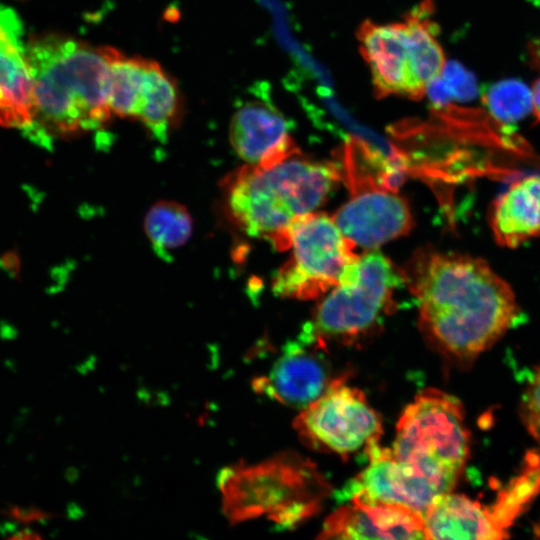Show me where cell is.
Segmentation results:
<instances>
[{
    "instance_id": "ffe728a7",
    "label": "cell",
    "mask_w": 540,
    "mask_h": 540,
    "mask_svg": "<svg viewBox=\"0 0 540 540\" xmlns=\"http://www.w3.org/2000/svg\"><path fill=\"white\" fill-rule=\"evenodd\" d=\"M482 101L498 121L512 124L527 116L533 108L532 92L521 81L503 80L482 90Z\"/></svg>"
},
{
    "instance_id": "52a82bcc",
    "label": "cell",
    "mask_w": 540,
    "mask_h": 540,
    "mask_svg": "<svg viewBox=\"0 0 540 540\" xmlns=\"http://www.w3.org/2000/svg\"><path fill=\"white\" fill-rule=\"evenodd\" d=\"M400 283H404L400 269L382 253L368 251L320 302L302 336L322 347L327 340H356L388 311Z\"/></svg>"
},
{
    "instance_id": "e0dca14e",
    "label": "cell",
    "mask_w": 540,
    "mask_h": 540,
    "mask_svg": "<svg viewBox=\"0 0 540 540\" xmlns=\"http://www.w3.org/2000/svg\"><path fill=\"white\" fill-rule=\"evenodd\" d=\"M178 110V92L172 79L160 65L147 60L139 119L149 132L165 141Z\"/></svg>"
},
{
    "instance_id": "44dd1931",
    "label": "cell",
    "mask_w": 540,
    "mask_h": 540,
    "mask_svg": "<svg viewBox=\"0 0 540 540\" xmlns=\"http://www.w3.org/2000/svg\"><path fill=\"white\" fill-rule=\"evenodd\" d=\"M521 416L527 431L540 445V367L524 393Z\"/></svg>"
},
{
    "instance_id": "8992f818",
    "label": "cell",
    "mask_w": 540,
    "mask_h": 540,
    "mask_svg": "<svg viewBox=\"0 0 540 540\" xmlns=\"http://www.w3.org/2000/svg\"><path fill=\"white\" fill-rule=\"evenodd\" d=\"M469 440L459 400L426 389L403 411L391 449L400 462L443 495L452 491L465 467Z\"/></svg>"
},
{
    "instance_id": "7a4b0ae2",
    "label": "cell",
    "mask_w": 540,
    "mask_h": 540,
    "mask_svg": "<svg viewBox=\"0 0 540 540\" xmlns=\"http://www.w3.org/2000/svg\"><path fill=\"white\" fill-rule=\"evenodd\" d=\"M26 47L34 82L32 122L21 130L28 140L51 148L57 137L96 130L108 122L112 113L106 47L53 33L31 37Z\"/></svg>"
},
{
    "instance_id": "4fadbf2b",
    "label": "cell",
    "mask_w": 540,
    "mask_h": 540,
    "mask_svg": "<svg viewBox=\"0 0 540 540\" xmlns=\"http://www.w3.org/2000/svg\"><path fill=\"white\" fill-rule=\"evenodd\" d=\"M15 10L0 4V125L24 129L33 118L34 82Z\"/></svg>"
},
{
    "instance_id": "9c48e42d",
    "label": "cell",
    "mask_w": 540,
    "mask_h": 540,
    "mask_svg": "<svg viewBox=\"0 0 540 540\" xmlns=\"http://www.w3.org/2000/svg\"><path fill=\"white\" fill-rule=\"evenodd\" d=\"M300 439L310 448L348 456L379 442L382 421L365 394L334 378L316 400L293 422Z\"/></svg>"
},
{
    "instance_id": "ac0fdd59",
    "label": "cell",
    "mask_w": 540,
    "mask_h": 540,
    "mask_svg": "<svg viewBox=\"0 0 540 540\" xmlns=\"http://www.w3.org/2000/svg\"><path fill=\"white\" fill-rule=\"evenodd\" d=\"M109 60L108 106L111 113L137 118L147 60L128 57L106 47Z\"/></svg>"
},
{
    "instance_id": "6da1fadb",
    "label": "cell",
    "mask_w": 540,
    "mask_h": 540,
    "mask_svg": "<svg viewBox=\"0 0 540 540\" xmlns=\"http://www.w3.org/2000/svg\"><path fill=\"white\" fill-rule=\"evenodd\" d=\"M400 271L417 302L423 336L456 363L491 348L518 316L511 285L480 257L424 247Z\"/></svg>"
},
{
    "instance_id": "3957f363",
    "label": "cell",
    "mask_w": 540,
    "mask_h": 540,
    "mask_svg": "<svg viewBox=\"0 0 540 540\" xmlns=\"http://www.w3.org/2000/svg\"><path fill=\"white\" fill-rule=\"evenodd\" d=\"M299 154L269 167L246 164L221 182L230 219L247 235L266 239L277 250L289 226L322 205L342 179L335 164Z\"/></svg>"
},
{
    "instance_id": "d6986e66",
    "label": "cell",
    "mask_w": 540,
    "mask_h": 540,
    "mask_svg": "<svg viewBox=\"0 0 540 540\" xmlns=\"http://www.w3.org/2000/svg\"><path fill=\"white\" fill-rule=\"evenodd\" d=\"M144 229L154 251L166 258L188 241L193 219L185 206L174 201H159L146 213Z\"/></svg>"
},
{
    "instance_id": "ba28073f",
    "label": "cell",
    "mask_w": 540,
    "mask_h": 540,
    "mask_svg": "<svg viewBox=\"0 0 540 540\" xmlns=\"http://www.w3.org/2000/svg\"><path fill=\"white\" fill-rule=\"evenodd\" d=\"M355 247L332 216L311 212L298 217L278 249L290 250V255L273 278V292L298 300L318 298L337 286L357 261Z\"/></svg>"
},
{
    "instance_id": "603a6c76",
    "label": "cell",
    "mask_w": 540,
    "mask_h": 540,
    "mask_svg": "<svg viewBox=\"0 0 540 540\" xmlns=\"http://www.w3.org/2000/svg\"><path fill=\"white\" fill-rule=\"evenodd\" d=\"M532 104L533 114L538 122H540V79H538L532 88Z\"/></svg>"
},
{
    "instance_id": "9a60e30c",
    "label": "cell",
    "mask_w": 540,
    "mask_h": 540,
    "mask_svg": "<svg viewBox=\"0 0 540 540\" xmlns=\"http://www.w3.org/2000/svg\"><path fill=\"white\" fill-rule=\"evenodd\" d=\"M229 137L237 155L249 165L269 167L300 153L283 115L260 100L248 101L238 108L231 120Z\"/></svg>"
},
{
    "instance_id": "7402d4cb",
    "label": "cell",
    "mask_w": 540,
    "mask_h": 540,
    "mask_svg": "<svg viewBox=\"0 0 540 540\" xmlns=\"http://www.w3.org/2000/svg\"><path fill=\"white\" fill-rule=\"evenodd\" d=\"M440 80L451 98L467 100L476 94L474 77L456 63L445 65Z\"/></svg>"
},
{
    "instance_id": "5b68a950",
    "label": "cell",
    "mask_w": 540,
    "mask_h": 540,
    "mask_svg": "<svg viewBox=\"0 0 540 540\" xmlns=\"http://www.w3.org/2000/svg\"><path fill=\"white\" fill-rule=\"evenodd\" d=\"M432 12V2L425 0L403 21L379 24L365 20L358 28L360 52L371 71L377 97L419 100L442 75L446 60Z\"/></svg>"
},
{
    "instance_id": "2e32d148",
    "label": "cell",
    "mask_w": 540,
    "mask_h": 540,
    "mask_svg": "<svg viewBox=\"0 0 540 540\" xmlns=\"http://www.w3.org/2000/svg\"><path fill=\"white\" fill-rule=\"evenodd\" d=\"M488 223L494 241L516 249L540 236V174L522 177L491 204Z\"/></svg>"
},
{
    "instance_id": "277c9868",
    "label": "cell",
    "mask_w": 540,
    "mask_h": 540,
    "mask_svg": "<svg viewBox=\"0 0 540 540\" xmlns=\"http://www.w3.org/2000/svg\"><path fill=\"white\" fill-rule=\"evenodd\" d=\"M217 486L231 524L265 516L290 527L319 509L328 488L314 465L293 455L223 468Z\"/></svg>"
},
{
    "instance_id": "cb8c5ba5",
    "label": "cell",
    "mask_w": 540,
    "mask_h": 540,
    "mask_svg": "<svg viewBox=\"0 0 540 540\" xmlns=\"http://www.w3.org/2000/svg\"><path fill=\"white\" fill-rule=\"evenodd\" d=\"M532 52H533L535 61L540 66V40L533 45Z\"/></svg>"
},
{
    "instance_id": "5bb4252c",
    "label": "cell",
    "mask_w": 540,
    "mask_h": 540,
    "mask_svg": "<svg viewBox=\"0 0 540 540\" xmlns=\"http://www.w3.org/2000/svg\"><path fill=\"white\" fill-rule=\"evenodd\" d=\"M324 521L321 539H426L424 517L400 504L350 499Z\"/></svg>"
},
{
    "instance_id": "30bf717a",
    "label": "cell",
    "mask_w": 540,
    "mask_h": 540,
    "mask_svg": "<svg viewBox=\"0 0 540 540\" xmlns=\"http://www.w3.org/2000/svg\"><path fill=\"white\" fill-rule=\"evenodd\" d=\"M350 197L332 218L355 246L373 250L412 228L413 218L407 201L396 189L375 179L346 181Z\"/></svg>"
},
{
    "instance_id": "8fae6325",
    "label": "cell",
    "mask_w": 540,
    "mask_h": 540,
    "mask_svg": "<svg viewBox=\"0 0 540 540\" xmlns=\"http://www.w3.org/2000/svg\"><path fill=\"white\" fill-rule=\"evenodd\" d=\"M369 463L341 492L342 499L385 502L406 506L425 515L441 495L426 480L400 462L391 448L379 442L365 448Z\"/></svg>"
},
{
    "instance_id": "7c38bea8",
    "label": "cell",
    "mask_w": 540,
    "mask_h": 540,
    "mask_svg": "<svg viewBox=\"0 0 540 540\" xmlns=\"http://www.w3.org/2000/svg\"><path fill=\"white\" fill-rule=\"evenodd\" d=\"M319 348L323 347L303 336L289 342L269 372L253 380L254 390L285 405L306 407L334 379L324 357L317 353Z\"/></svg>"
}]
</instances>
